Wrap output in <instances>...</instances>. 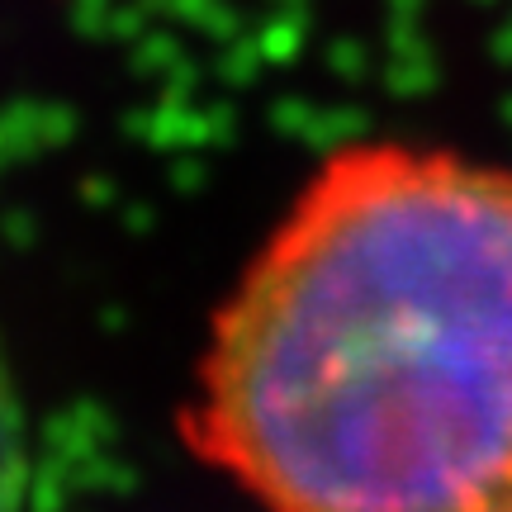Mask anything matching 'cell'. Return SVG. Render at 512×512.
I'll list each match as a JSON object with an SVG mask.
<instances>
[{"instance_id":"7a4b0ae2","label":"cell","mask_w":512,"mask_h":512,"mask_svg":"<svg viewBox=\"0 0 512 512\" xmlns=\"http://www.w3.org/2000/svg\"><path fill=\"white\" fill-rule=\"evenodd\" d=\"M24 489H29V418L15 370L0 351V512H19Z\"/></svg>"},{"instance_id":"6da1fadb","label":"cell","mask_w":512,"mask_h":512,"mask_svg":"<svg viewBox=\"0 0 512 512\" xmlns=\"http://www.w3.org/2000/svg\"><path fill=\"white\" fill-rule=\"evenodd\" d=\"M181 437L261 512H512V166L328 152L214 313Z\"/></svg>"}]
</instances>
